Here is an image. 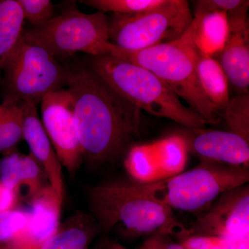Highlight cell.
I'll return each mask as SVG.
<instances>
[{"instance_id":"5b68a950","label":"cell","mask_w":249,"mask_h":249,"mask_svg":"<svg viewBox=\"0 0 249 249\" xmlns=\"http://www.w3.org/2000/svg\"><path fill=\"white\" fill-rule=\"evenodd\" d=\"M24 34L56 58L78 52L112 56L116 49L109 41V18L100 11L88 14L68 8L44 25L24 29Z\"/></svg>"},{"instance_id":"1f68e13d","label":"cell","mask_w":249,"mask_h":249,"mask_svg":"<svg viewBox=\"0 0 249 249\" xmlns=\"http://www.w3.org/2000/svg\"><path fill=\"white\" fill-rule=\"evenodd\" d=\"M39 247L31 243L29 241L19 239L6 245L0 246V249H36Z\"/></svg>"},{"instance_id":"277c9868","label":"cell","mask_w":249,"mask_h":249,"mask_svg":"<svg viewBox=\"0 0 249 249\" xmlns=\"http://www.w3.org/2000/svg\"><path fill=\"white\" fill-rule=\"evenodd\" d=\"M90 68L141 110L170 119L188 129H201L206 124L160 78L143 67L111 55H101L92 57Z\"/></svg>"},{"instance_id":"8fae6325","label":"cell","mask_w":249,"mask_h":249,"mask_svg":"<svg viewBox=\"0 0 249 249\" xmlns=\"http://www.w3.org/2000/svg\"><path fill=\"white\" fill-rule=\"evenodd\" d=\"M181 134L186 139L188 152L201 160L249 168V142L232 132L188 129Z\"/></svg>"},{"instance_id":"9c48e42d","label":"cell","mask_w":249,"mask_h":249,"mask_svg":"<svg viewBox=\"0 0 249 249\" xmlns=\"http://www.w3.org/2000/svg\"><path fill=\"white\" fill-rule=\"evenodd\" d=\"M40 104L41 122L62 166L75 173L83 163V154L71 93L65 89L49 93Z\"/></svg>"},{"instance_id":"f1b7e54d","label":"cell","mask_w":249,"mask_h":249,"mask_svg":"<svg viewBox=\"0 0 249 249\" xmlns=\"http://www.w3.org/2000/svg\"><path fill=\"white\" fill-rule=\"evenodd\" d=\"M144 249H186L181 243H176L168 235H154L142 246Z\"/></svg>"},{"instance_id":"9a60e30c","label":"cell","mask_w":249,"mask_h":249,"mask_svg":"<svg viewBox=\"0 0 249 249\" xmlns=\"http://www.w3.org/2000/svg\"><path fill=\"white\" fill-rule=\"evenodd\" d=\"M29 203L30 222L20 239L39 247L58 231L63 201L49 184Z\"/></svg>"},{"instance_id":"ac0fdd59","label":"cell","mask_w":249,"mask_h":249,"mask_svg":"<svg viewBox=\"0 0 249 249\" xmlns=\"http://www.w3.org/2000/svg\"><path fill=\"white\" fill-rule=\"evenodd\" d=\"M94 222L88 215L77 214L36 249H85L96 233L98 225Z\"/></svg>"},{"instance_id":"3957f363","label":"cell","mask_w":249,"mask_h":249,"mask_svg":"<svg viewBox=\"0 0 249 249\" xmlns=\"http://www.w3.org/2000/svg\"><path fill=\"white\" fill-rule=\"evenodd\" d=\"M113 56L152 72L178 98L186 101L206 124L220 123L221 111L206 97L196 76L197 49L193 40L192 24L177 40L139 51L116 47Z\"/></svg>"},{"instance_id":"d6986e66","label":"cell","mask_w":249,"mask_h":249,"mask_svg":"<svg viewBox=\"0 0 249 249\" xmlns=\"http://www.w3.org/2000/svg\"><path fill=\"white\" fill-rule=\"evenodd\" d=\"M150 143L161 181L184 171L189 152L186 139L181 134L170 136Z\"/></svg>"},{"instance_id":"4fadbf2b","label":"cell","mask_w":249,"mask_h":249,"mask_svg":"<svg viewBox=\"0 0 249 249\" xmlns=\"http://www.w3.org/2000/svg\"><path fill=\"white\" fill-rule=\"evenodd\" d=\"M23 139L29 145L31 156L45 173L49 184L63 201L65 196L63 167L44 129L37 114V106L33 103H23Z\"/></svg>"},{"instance_id":"2e32d148","label":"cell","mask_w":249,"mask_h":249,"mask_svg":"<svg viewBox=\"0 0 249 249\" xmlns=\"http://www.w3.org/2000/svg\"><path fill=\"white\" fill-rule=\"evenodd\" d=\"M196 49L213 57L222 50L229 35L227 14L219 11L194 14L192 22Z\"/></svg>"},{"instance_id":"d4e9b609","label":"cell","mask_w":249,"mask_h":249,"mask_svg":"<svg viewBox=\"0 0 249 249\" xmlns=\"http://www.w3.org/2000/svg\"><path fill=\"white\" fill-rule=\"evenodd\" d=\"M30 211L15 209L0 213V246L19 240L27 231Z\"/></svg>"},{"instance_id":"52a82bcc","label":"cell","mask_w":249,"mask_h":249,"mask_svg":"<svg viewBox=\"0 0 249 249\" xmlns=\"http://www.w3.org/2000/svg\"><path fill=\"white\" fill-rule=\"evenodd\" d=\"M249 180L248 168L201 160L197 166L150 186L170 209L196 211L226 192L247 184Z\"/></svg>"},{"instance_id":"30bf717a","label":"cell","mask_w":249,"mask_h":249,"mask_svg":"<svg viewBox=\"0 0 249 249\" xmlns=\"http://www.w3.org/2000/svg\"><path fill=\"white\" fill-rule=\"evenodd\" d=\"M191 235L227 238L249 235V188L237 187L224 193L200 214L191 228Z\"/></svg>"},{"instance_id":"e0dca14e","label":"cell","mask_w":249,"mask_h":249,"mask_svg":"<svg viewBox=\"0 0 249 249\" xmlns=\"http://www.w3.org/2000/svg\"><path fill=\"white\" fill-rule=\"evenodd\" d=\"M196 72L205 96L222 112L231 98L229 81L219 62L197 50Z\"/></svg>"},{"instance_id":"4dcf8cb0","label":"cell","mask_w":249,"mask_h":249,"mask_svg":"<svg viewBox=\"0 0 249 249\" xmlns=\"http://www.w3.org/2000/svg\"><path fill=\"white\" fill-rule=\"evenodd\" d=\"M226 249H249V235L222 238Z\"/></svg>"},{"instance_id":"44dd1931","label":"cell","mask_w":249,"mask_h":249,"mask_svg":"<svg viewBox=\"0 0 249 249\" xmlns=\"http://www.w3.org/2000/svg\"><path fill=\"white\" fill-rule=\"evenodd\" d=\"M124 168L135 183L150 184L161 181L150 143L132 145L126 154Z\"/></svg>"},{"instance_id":"603a6c76","label":"cell","mask_w":249,"mask_h":249,"mask_svg":"<svg viewBox=\"0 0 249 249\" xmlns=\"http://www.w3.org/2000/svg\"><path fill=\"white\" fill-rule=\"evenodd\" d=\"M168 0H85L80 2L97 9L100 12L113 14H142L161 7Z\"/></svg>"},{"instance_id":"7a4b0ae2","label":"cell","mask_w":249,"mask_h":249,"mask_svg":"<svg viewBox=\"0 0 249 249\" xmlns=\"http://www.w3.org/2000/svg\"><path fill=\"white\" fill-rule=\"evenodd\" d=\"M86 196L93 219L106 231L121 226L131 236L191 235L150 184L116 182L90 186Z\"/></svg>"},{"instance_id":"d6a6232c","label":"cell","mask_w":249,"mask_h":249,"mask_svg":"<svg viewBox=\"0 0 249 249\" xmlns=\"http://www.w3.org/2000/svg\"><path fill=\"white\" fill-rule=\"evenodd\" d=\"M8 106L7 103L3 101V103L0 105V124L4 121L7 114Z\"/></svg>"},{"instance_id":"4316f807","label":"cell","mask_w":249,"mask_h":249,"mask_svg":"<svg viewBox=\"0 0 249 249\" xmlns=\"http://www.w3.org/2000/svg\"><path fill=\"white\" fill-rule=\"evenodd\" d=\"M195 14H202L212 11L224 12L227 18L247 15L249 1L246 0H200L195 1Z\"/></svg>"},{"instance_id":"7c38bea8","label":"cell","mask_w":249,"mask_h":249,"mask_svg":"<svg viewBox=\"0 0 249 249\" xmlns=\"http://www.w3.org/2000/svg\"><path fill=\"white\" fill-rule=\"evenodd\" d=\"M229 35L217 55L223 71L237 95L249 93V31L247 15L228 18Z\"/></svg>"},{"instance_id":"836d02e7","label":"cell","mask_w":249,"mask_h":249,"mask_svg":"<svg viewBox=\"0 0 249 249\" xmlns=\"http://www.w3.org/2000/svg\"><path fill=\"white\" fill-rule=\"evenodd\" d=\"M140 249H143V248H142H142H141Z\"/></svg>"},{"instance_id":"6da1fadb","label":"cell","mask_w":249,"mask_h":249,"mask_svg":"<svg viewBox=\"0 0 249 249\" xmlns=\"http://www.w3.org/2000/svg\"><path fill=\"white\" fill-rule=\"evenodd\" d=\"M67 86L74 102L83 160L96 165L126 155L139 137L142 110L91 68L69 72Z\"/></svg>"},{"instance_id":"5bb4252c","label":"cell","mask_w":249,"mask_h":249,"mask_svg":"<svg viewBox=\"0 0 249 249\" xmlns=\"http://www.w3.org/2000/svg\"><path fill=\"white\" fill-rule=\"evenodd\" d=\"M0 181L20 196L24 188L30 201L49 185L45 173L31 154L25 155L10 152L0 160Z\"/></svg>"},{"instance_id":"7402d4cb","label":"cell","mask_w":249,"mask_h":249,"mask_svg":"<svg viewBox=\"0 0 249 249\" xmlns=\"http://www.w3.org/2000/svg\"><path fill=\"white\" fill-rule=\"evenodd\" d=\"M4 101L7 103L8 111L0 124V153L14 150V147L23 139L24 129L23 103Z\"/></svg>"},{"instance_id":"cb8c5ba5","label":"cell","mask_w":249,"mask_h":249,"mask_svg":"<svg viewBox=\"0 0 249 249\" xmlns=\"http://www.w3.org/2000/svg\"><path fill=\"white\" fill-rule=\"evenodd\" d=\"M222 112L231 132L249 142V93L231 98Z\"/></svg>"},{"instance_id":"f546056e","label":"cell","mask_w":249,"mask_h":249,"mask_svg":"<svg viewBox=\"0 0 249 249\" xmlns=\"http://www.w3.org/2000/svg\"><path fill=\"white\" fill-rule=\"evenodd\" d=\"M19 196L0 181V213L16 209Z\"/></svg>"},{"instance_id":"83f0119b","label":"cell","mask_w":249,"mask_h":249,"mask_svg":"<svg viewBox=\"0 0 249 249\" xmlns=\"http://www.w3.org/2000/svg\"><path fill=\"white\" fill-rule=\"evenodd\" d=\"M181 244L186 249H226L224 240L214 236L188 235L182 238Z\"/></svg>"},{"instance_id":"ba28073f","label":"cell","mask_w":249,"mask_h":249,"mask_svg":"<svg viewBox=\"0 0 249 249\" xmlns=\"http://www.w3.org/2000/svg\"><path fill=\"white\" fill-rule=\"evenodd\" d=\"M193 16L185 0H168L158 9L134 15L113 14L109 41L127 51H139L177 40L191 25Z\"/></svg>"},{"instance_id":"ffe728a7","label":"cell","mask_w":249,"mask_h":249,"mask_svg":"<svg viewBox=\"0 0 249 249\" xmlns=\"http://www.w3.org/2000/svg\"><path fill=\"white\" fill-rule=\"evenodd\" d=\"M24 22L18 0H0V81L5 63L22 38Z\"/></svg>"},{"instance_id":"484cf974","label":"cell","mask_w":249,"mask_h":249,"mask_svg":"<svg viewBox=\"0 0 249 249\" xmlns=\"http://www.w3.org/2000/svg\"><path fill=\"white\" fill-rule=\"evenodd\" d=\"M24 19L33 27H40L53 19L56 15L50 0H18Z\"/></svg>"},{"instance_id":"8992f818","label":"cell","mask_w":249,"mask_h":249,"mask_svg":"<svg viewBox=\"0 0 249 249\" xmlns=\"http://www.w3.org/2000/svg\"><path fill=\"white\" fill-rule=\"evenodd\" d=\"M69 72L47 49L23 34L3 68L4 101L37 106L49 93L67 86Z\"/></svg>"}]
</instances>
